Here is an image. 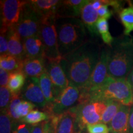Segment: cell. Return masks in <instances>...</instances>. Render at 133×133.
<instances>
[{
  "instance_id": "1",
  "label": "cell",
  "mask_w": 133,
  "mask_h": 133,
  "mask_svg": "<svg viewBox=\"0 0 133 133\" xmlns=\"http://www.w3.org/2000/svg\"><path fill=\"white\" fill-rule=\"evenodd\" d=\"M101 47L90 39L62 59L61 66L69 84L81 88L88 83L99 59Z\"/></svg>"
},
{
  "instance_id": "2",
  "label": "cell",
  "mask_w": 133,
  "mask_h": 133,
  "mask_svg": "<svg viewBox=\"0 0 133 133\" xmlns=\"http://www.w3.org/2000/svg\"><path fill=\"white\" fill-rule=\"evenodd\" d=\"M56 27L62 59L90 39L88 37L89 32L78 17H58Z\"/></svg>"
},
{
  "instance_id": "3",
  "label": "cell",
  "mask_w": 133,
  "mask_h": 133,
  "mask_svg": "<svg viewBox=\"0 0 133 133\" xmlns=\"http://www.w3.org/2000/svg\"><path fill=\"white\" fill-rule=\"evenodd\" d=\"M133 68V39L124 36L114 39L109 48L108 76L126 78Z\"/></svg>"
},
{
  "instance_id": "4",
  "label": "cell",
  "mask_w": 133,
  "mask_h": 133,
  "mask_svg": "<svg viewBox=\"0 0 133 133\" xmlns=\"http://www.w3.org/2000/svg\"><path fill=\"white\" fill-rule=\"evenodd\" d=\"M112 99L120 102L123 105H133V90L126 78H114L108 76L99 89L87 94H79L78 102L90 100L106 101Z\"/></svg>"
},
{
  "instance_id": "5",
  "label": "cell",
  "mask_w": 133,
  "mask_h": 133,
  "mask_svg": "<svg viewBox=\"0 0 133 133\" xmlns=\"http://www.w3.org/2000/svg\"><path fill=\"white\" fill-rule=\"evenodd\" d=\"M57 17H43L39 35L44 48V56L48 62H59L62 57L59 52L57 33L56 27Z\"/></svg>"
},
{
  "instance_id": "6",
  "label": "cell",
  "mask_w": 133,
  "mask_h": 133,
  "mask_svg": "<svg viewBox=\"0 0 133 133\" xmlns=\"http://www.w3.org/2000/svg\"><path fill=\"white\" fill-rule=\"evenodd\" d=\"M106 106L105 101L90 100L79 103L74 107L81 131L84 132L87 126L89 124L102 123Z\"/></svg>"
},
{
  "instance_id": "7",
  "label": "cell",
  "mask_w": 133,
  "mask_h": 133,
  "mask_svg": "<svg viewBox=\"0 0 133 133\" xmlns=\"http://www.w3.org/2000/svg\"><path fill=\"white\" fill-rule=\"evenodd\" d=\"M43 17L27 3L25 5L19 21L14 26L22 39L39 35Z\"/></svg>"
},
{
  "instance_id": "8",
  "label": "cell",
  "mask_w": 133,
  "mask_h": 133,
  "mask_svg": "<svg viewBox=\"0 0 133 133\" xmlns=\"http://www.w3.org/2000/svg\"><path fill=\"white\" fill-rule=\"evenodd\" d=\"M79 93L80 91L78 88L69 84V86L56 98L52 104L47 105L44 110V112L47 113L50 118L63 114L78 104Z\"/></svg>"
},
{
  "instance_id": "9",
  "label": "cell",
  "mask_w": 133,
  "mask_h": 133,
  "mask_svg": "<svg viewBox=\"0 0 133 133\" xmlns=\"http://www.w3.org/2000/svg\"><path fill=\"white\" fill-rule=\"evenodd\" d=\"M109 48H102L99 59L87 84L79 88L81 94H87L99 89L105 83L108 76Z\"/></svg>"
},
{
  "instance_id": "10",
  "label": "cell",
  "mask_w": 133,
  "mask_h": 133,
  "mask_svg": "<svg viewBox=\"0 0 133 133\" xmlns=\"http://www.w3.org/2000/svg\"><path fill=\"white\" fill-rule=\"evenodd\" d=\"M28 1H1V31H8L19 21L21 13Z\"/></svg>"
},
{
  "instance_id": "11",
  "label": "cell",
  "mask_w": 133,
  "mask_h": 133,
  "mask_svg": "<svg viewBox=\"0 0 133 133\" xmlns=\"http://www.w3.org/2000/svg\"><path fill=\"white\" fill-rule=\"evenodd\" d=\"M50 119L54 126L55 133H83L79 127L74 107L59 115L52 116Z\"/></svg>"
},
{
  "instance_id": "12",
  "label": "cell",
  "mask_w": 133,
  "mask_h": 133,
  "mask_svg": "<svg viewBox=\"0 0 133 133\" xmlns=\"http://www.w3.org/2000/svg\"><path fill=\"white\" fill-rule=\"evenodd\" d=\"M46 68L52 84L53 94L55 99L69 86V81L59 62H48Z\"/></svg>"
},
{
  "instance_id": "13",
  "label": "cell",
  "mask_w": 133,
  "mask_h": 133,
  "mask_svg": "<svg viewBox=\"0 0 133 133\" xmlns=\"http://www.w3.org/2000/svg\"><path fill=\"white\" fill-rule=\"evenodd\" d=\"M21 97L22 100L33 103L36 107L43 110L47 107V102L40 87L36 81L31 78L26 79L21 92Z\"/></svg>"
},
{
  "instance_id": "14",
  "label": "cell",
  "mask_w": 133,
  "mask_h": 133,
  "mask_svg": "<svg viewBox=\"0 0 133 133\" xmlns=\"http://www.w3.org/2000/svg\"><path fill=\"white\" fill-rule=\"evenodd\" d=\"M130 106L122 105L109 124V133H129Z\"/></svg>"
},
{
  "instance_id": "15",
  "label": "cell",
  "mask_w": 133,
  "mask_h": 133,
  "mask_svg": "<svg viewBox=\"0 0 133 133\" xmlns=\"http://www.w3.org/2000/svg\"><path fill=\"white\" fill-rule=\"evenodd\" d=\"M80 17L91 37H97L99 34L96 27V24L99 19V15L97 10L92 8V1L90 0L81 9Z\"/></svg>"
},
{
  "instance_id": "16",
  "label": "cell",
  "mask_w": 133,
  "mask_h": 133,
  "mask_svg": "<svg viewBox=\"0 0 133 133\" xmlns=\"http://www.w3.org/2000/svg\"><path fill=\"white\" fill-rule=\"evenodd\" d=\"M31 8L43 17H57L62 1L58 0H31L28 1Z\"/></svg>"
},
{
  "instance_id": "17",
  "label": "cell",
  "mask_w": 133,
  "mask_h": 133,
  "mask_svg": "<svg viewBox=\"0 0 133 133\" xmlns=\"http://www.w3.org/2000/svg\"><path fill=\"white\" fill-rule=\"evenodd\" d=\"M46 64L44 57L25 59L23 62L22 72L26 78H39L46 71Z\"/></svg>"
},
{
  "instance_id": "18",
  "label": "cell",
  "mask_w": 133,
  "mask_h": 133,
  "mask_svg": "<svg viewBox=\"0 0 133 133\" xmlns=\"http://www.w3.org/2000/svg\"><path fill=\"white\" fill-rule=\"evenodd\" d=\"M90 0H66L62 1L57 13L58 17H80L81 9Z\"/></svg>"
},
{
  "instance_id": "19",
  "label": "cell",
  "mask_w": 133,
  "mask_h": 133,
  "mask_svg": "<svg viewBox=\"0 0 133 133\" xmlns=\"http://www.w3.org/2000/svg\"><path fill=\"white\" fill-rule=\"evenodd\" d=\"M25 59L44 57V48L39 35L23 39Z\"/></svg>"
},
{
  "instance_id": "20",
  "label": "cell",
  "mask_w": 133,
  "mask_h": 133,
  "mask_svg": "<svg viewBox=\"0 0 133 133\" xmlns=\"http://www.w3.org/2000/svg\"><path fill=\"white\" fill-rule=\"evenodd\" d=\"M8 38V54L24 61L25 59L24 43L14 27L9 30Z\"/></svg>"
},
{
  "instance_id": "21",
  "label": "cell",
  "mask_w": 133,
  "mask_h": 133,
  "mask_svg": "<svg viewBox=\"0 0 133 133\" xmlns=\"http://www.w3.org/2000/svg\"><path fill=\"white\" fill-rule=\"evenodd\" d=\"M33 80L36 81L38 85L40 87L41 91L43 93L44 97H45L48 105H51L54 102L55 98L53 94L52 84L51 83L49 75L47 71H46L44 74H43L39 78H32Z\"/></svg>"
},
{
  "instance_id": "22",
  "label": "cell",
  "mask_w": 133,
  "mask_h": 133,
  "mask_svg": "<svg viewBox=\"0 0 133 133\" xmlns=\"http://www.w3.org/2000/svg\"><path fill=\"white\" fill-rule=\"evenodd\" d=\"M26 76L22 71H16L10 73L8 88L12 95L21 94L23 88L26 83Z\"/></svg>"
},
{
  "instance_id": "23",
  "label": "cell",
  "mask_w": 133,
  "mask_h": 133,
  "mask_svg": "<svg viewBox=\"0 0 133 133\" xmlns=\"http://www.w3.org/2000/svg\"><path fill=\"white\" fill-rule=\"evenodd\" d=\"M23 62L9 54L0 56L1 68L9 73L22 71Z\"/></svg>"
},
{
  "instance_id": "24",
  "label": "cell",
  "mask_w": 133,
  "mask_h": 133,
  "mask_svg": "<svg viewBox=\"0 0 133 133\" xmlns=\"http://www.w3.org/2000/svg\"><path fill=\"white\" fill-rule=\"evenodd\" d=\"M119 17L124 26V35L129 36L133 31V4L129 3V6L123 8L119 12Z\"/></svg>"
},
{
  "instance_id": "25",
  "label": "cell",
  "mask_w": 133,
  "mask_h": 133,
  "mask_svg": "<svg viewBox=\"0 0 133 133\" xmlns=\"http://www.w3.org/2000/svg\"><path fill=\"white\" fill-rule=\"evenodd\" d=\"M105 102L107 106L102 116V123L109 125L123 105L115 100H106Z\"/></svg>"
},
{
  "instance_id": "26",
  "label": "cell",
  "mask_w": 133,
  "mask_h": 133,
  "mask_svg": "<svg viewBox=\"0 0 133 133\" xmlns=\"http://www.w3.org/2000/svg\"><path fill=\"white\" fill-rule=\"evenodd\" d=\"M50 118L49 115L46 112H41L38 110H33L25 117L21 119L20 122L35 126L44 121H48Z\"/></svg>"
},
{
  "instance_id": "27",
  "label": "cell",
  "mask_w": 133,
  "mask_h": 133,
  "mask_svg": "<svg viewBox=\"0 0 133 133\" xmlns=\"http://www.w3.org/2000/svg\"><path fill=\"white\" fill-rule=\"evenodd\" d=\"M96 27L99 34L101 35L103 42L109 47L112 46L114 38L109 31L108 20L104 18H99L96 24Z\"/></svg>"
},
{
  "instance_id": "28",
  "label": "cell",
  "mask_w": 133,
  "mask_h": 133,
  "mask_svg": "<svg viewBox=\"0 0 133 133\" xmlns=\"http://www.w3.org/2000/svg\"><path fill=\"white\" fill-rule=\"evenodd\" d=\"M17 123V122L14 121L7 113L1 112L0 133H13Z\"/></svg>"
},
{
  "instance_id": "29",
  "label": "cell",
  "mask_w": 133,
  "mask_h": 133,
  "mask_svg": "<svg viewBox=\"0 0 133 133\" xmlns=\"http://www.w3.org/2000/svg\"><path fill=\"white\" fill-rule=\"evenodd\" d=\"M35 107H36V105L33 103L22 100L21 102L16 106L15 109V112L17 117L19 118V120L21 121V119L25 117Z\"/></svg>"
},
{
  "instance_id": "30",
  "label": "cell",
  "mask_w": 133,
  "mask_h": 133,
  "mask_svg": "<svg viewBox=\"0 0 133 133\" xmlns=\"http://www.w3.org/2000/svg\"><path fill=\"white\" fill-rule=\"evenodd\" d=\"M12 94L8 87L0 88V108L1 112H6L11 102Z\"/></svg>"
},
{
  "instance_id": "31",
  "label": "cell",
  "mask_w": 133,
  "mask_h": 133,
  "mask_svg": "<svg viewBox=\"0 0 133 133\" xmlns=\"http://www.w3.org/2000/svg\"><path fill=\"white\" fill-rule=\"evenodd\" d=\"M21 97V94H17V95H12V97H11V102H10L9 106L8 107V109L6 113L11 116L12 118L14 119V121L19 122L20 121L19 118L17 117V115L15 112V109H16V106L21 102L22 101Z\"/></svg>"
},
{
  "instance_id": "32",
  "label": "cell",
  "mask_w": 133,
  "mask_h": 133,
  "mask_svg": "<svg viewBox=\"0 0 133 133\" xmlns=\"http://www.w3.org/2000/svg\"><path fill=\"white\" fill-rule=\"evenodd\" d=\"M86 130L88 133H109V126L102 123L88 125Z\"/></svg>"
},
{
  "instance_id": "33",
  "label": "cell",
  "mask_w": 133,
  "mask_h": 133,
  "mask_svg": "<svg viewBox=\"0 0 133 133\" xmlns=\"http://www.w3.org/2000/svg\"><path fill=\"white\" fill-rule=\"evenodd\" d=\"M8 31H1L0 35V54L1 56L8 54Z\"/></svg>"
},
{
  "instance_id": "34",
  "label": "cell",
  "mask_w": 133,
  "mask_h": 133,
  "mask_svg": "<svg viewBox=\"0 0 133 133\" xmlns=\"http://www.w3.org/2000/svg\"><path fill=\"white\" fill-rule=\"evenodd\" d=\"M32 128L33 126L19 121L15 126L13 133H31Z\"/></svg>"
},
{
  "instance_id": "35",
  "label": "cell",
  "mask_w": 133,
  "mask_h": 133,
  "mask_svg": "<svg viewBox=\"0 0 133 133\" xmlns=\"http://www.w3.org/2000/svg\"><path fill=\"white\" fill-rule=\"evenodd\" d=\"M98 15L99 18H104L106 19H110L113 15V11H110L109 8V6L104 4L99 9L97 10Z\"/></svg>"
},
{
  "instance_id": "36",
  "label": "cell",
  "mask_w": 133,
  "mask_h": 133,
  "mask_svg": "<svg viewBox=\"0 0 133 133\" xmlns=\"http://www.w3.org/2000/svg\"><path fill=\"white\" fill-rule=\"evenodd\" d=\"M9 76V72L1 68L0 69V86L1 87H7Z\"/></svg>"
},
{
  "instance_id": "37",
  "label": "cell",
  "mask_w": 133,
  "mask_h": 133,
  "mask_svg": "<svg viewBox=\"0 0 133 133\" xmlns=\"http://www.w3.org/2000/svg\"><path fill=\"white\" fill-rule=\"evenodd\" d=\"M43 133H55L54 128L51 119L44 121L43 126Z\"/></svg>"
},
{
  "instance_id": "38",
  "label": "cell",
  "mask_w": 133,
  "mask_h": 133,
  "mask_svg": "<svg viewBox=\"0 0 133 133\" xmlns=\"http://www.w3.org/2000/svg\"><path fill=\"white\" fill-rule=\"evenodd\" d=\"M44 122L33 126L32 130L31 133H43V126H44Z\"/></svg>"
},
{
  "instance_id": "39",
  "label": "cell",
  "mask_w": 133,
  "mask_h": 133,
  "mask_svg": "<svg viewBox=\"0 0 133 133\" xmlns=\"http://www.w3.org/2000/svg\"><path fill=\"white\" fill-rule=\"evenodd\" d=\"M129 133H133V105L131 106L129 117Z\"/></svg>"
},
{
  "instance_id": "40",
  "label": "cell",
  "mask_w": 133,
  "mask_h": 133,
  "mask_svg": "<svg viewBox=\"0 0 133 133\" xmlns=\"http://www.w3.org/2000/svg\"><path fill=\"white\" fill-rule=\"evenodd\" d=\"M104 4L102 0H94L92 1V6L94 9L97 10L101 8V6Z\"/></svg>"
},
{
  "instance_id": "41",
  "label": "cell",
  "mask_w": 133,
  "mask_h": 133,
  "mask_svg": "<svg viewBox=\"0 0 133 133\" xmlns=\"http://www.w3.org/2000/svg\"><path fill=\"white\" fill-rule=\"evenodd\" d=\"M126 79H127V80L129 82V84H131V87H132V90H133V68L131 70V72L129 73L128 76H127Z\"/></svg>"
}]
</instances>
